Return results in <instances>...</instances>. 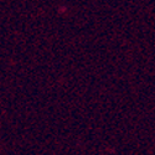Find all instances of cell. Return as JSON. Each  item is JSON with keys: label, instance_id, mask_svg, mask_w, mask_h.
<instances>
[]
</instances>
